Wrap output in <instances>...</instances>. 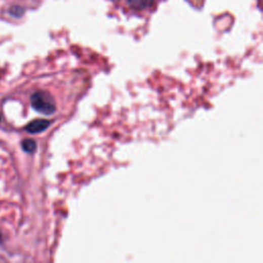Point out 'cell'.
I'll return each mask as SVG.
<instances>
[{"mask_svg": "<svg viewBox=\"0 0 263 263\" xmlns=\"http://www.w3.org/2000/svg\"><path fill=\"white\" fill-rule=\"evenodd\" d=\"M32 107L40 114L51 116L56 111V103L47 92H36L31 96Z\"/></svg>", "mask_w": 263, "mask_h": 263, "instance_id": "obj_1", "label": "cell"}, {"mask_svg": "<svg viewBox=\"0 0 263 263\" xmlns=\"http://www.w3.org/2000/svg\"><path fill=\"white\" fill-rule=\"evenodd\" d=\"M51 125L50 121L47 120H35L33 122H31L25 129L28 133L31 134H37V133H42L44 131H46Z\"/></svg>", "mask_w": 263, "mask_h": 263, "instance_id": "obj_2", "label": "cell"}, {"mask_svg": "<svg viewBox=\"0 0 263 263\" xmlns=\"http://www.w3.org/2000/svg\"><path fill=\"white\" fill-rule=\"evenodd\" d=\"M156 0H127V4L136 11H143L152 8Z\"/></svg>", "mask_w": 263, "mask_h": 263, "instance_id": "obj_3", "label": "cell"}, {"mask_svg": "<svg viewBox=\"0 0 263 263\" xmlns=\"http://www.w3.org/2000/svg\"><path fill=\"white\" fill-rule=\"evenodd\" d=\"M22 147L24 149V152L26 153H34L35 149H36V142L32 139H25L23 142H22Z\"/></svg>", "mask_w": 263, "mask_h": 263, "instance_id": "obj_4", "label": "cell"}, {"mask_svg": "<svg viewBox=\"0 0 263 263\" xmlns=\"http://www.w3.org/2000/svg\"><path fill=\"white\" fill-rule=\"evenodd\" d=\"M22 10L20 8H17V7H13L11 10H10V13L13 15V16H16V17H20L22 15Z\"/></svg>", "mask_w": 263, "mask_h": 263, "instance_id": "obj_5", "label": "cell"}, {"mask_svg": "<svg viewBox=\"0 0 263 263\" xmlns=\"http://www.w3.org/2000/svg\"><path fill=\"white\" fill-rule=\"evenodd\" d=\"M0 242H2V235H0Z\"/></svg>", "mask_w": 263, "mask_h": 263, "instance_id": "obj_6", "label": "cell"}, {"mask_svg": "<svg viewBox=\"0 0 263 263\" xmlns=\"http://www.w3.org/2000/svg\"><path fill=\"white\" fill-rule=\"evenodd\" d=\"M0 121H2V116H0Z\"/></svg>", "mask_w": 263, "mask_h": 263, "instance_id": "obj_7", "label": "cell"}]
</instances>
